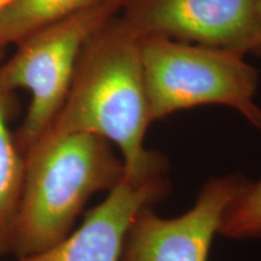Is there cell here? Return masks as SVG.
Returning a JSON list of instances; mask_svg holds the SVG:
<instances>
[{
    "label": "cell",
    "mask_w": 261,
    "mask_h": 261,
    "mask_svg": "<svg viewBox=\"0 0 261 261\" xmlns=\"http://www.w3.org/2000/svg\"><path fill=\"white\" fill-rule=\"evenodd\" d=\"M256 0H126L122 21L138 35L252 52Z\"/></svg>",
    "instance_id": "6"
},
{
    "label": "cell",
    "mask_w": 261,
    "mask_h": 261,
    "mask_svg": "<svg viewBox=\"0 0 261 261\" xmlns=\"http://www.w3.org/2000/svg\"><path fill=\"white\" fill-rule=\"evenodd\" d=\"M250 54H255L257 56H261V0H256L255 29H254V40Z\"/></svg>",
    "instance_id": "11"
},
{
    "label": "cell",
    "mask_w": 261,
    "mask_h": 261,
    "mask_svg": "<svg viewBox=\"0 0 261 261\" xmlns=\"http://www.w3.org/2000/svg\"><path fill=\"white\" fill-rule=\"evenodd\" d=\"M16 0H0V12H3L6 8H9Z\"/></svg>",
    "instance_id": "12"
},
{
    "label": "cell",
    "mask_w": 261,
    "mask_h": 261,
    "mask_svg": "<svg viewBox=\"0 0 261 261\" xmlns=\"http://www.w3.org/2000/svg\"><path fill=\"white\" fill-rule=\"evenodd\" d=\"M150 125L140 40L119 14L84 46L67 98L44 135L102 137L121 150L125 173L136 174L166 160L144 148Z\"/></svg>",
    "instance_id": "1"
},
{
    "label": "cell",
    "mask_w": 261,
    "mask_h": 261,
    "mask_svg": "<svg viewBox=\"0 0 261 261\" xmlns=\"http://www.w3.org/2000/svg\"><path fill=\"white\" fill-rule=\"evenodd\" d=\"M167 168L165 162L142 173H125L77 230L44 252L15 261H121L132 221L140 211L152 207L168 194Z\"/></svg>",
    "instance_id": "7"
},
{
    "label": "cell",
    "mask_w": 261,
    "mask_h": 261,
    "mask_svg": "<svg viewBox=\"0 0 261 261\" xmlns=\"http://www.w3.org/2000/svg\"><path fill=\"white\" fill-rule=\"evenodd\" d=\"M125 166L107 139L91 133L41 136L24 152V177L11 253L24 257L64 240L94 194L110 191Z\"/></svg>",
    "instance_id": "2"
},
{
    "label": "cell",
    "mask_w": 261,
    "mask_h": 261,
    "mask_svg": "<svg viewBox=\"0 0 261 261\" xmlns=\"http://www.w3.org/2000/svg\"><path fill=\"white\" fill-rule=\"evenodd\" d=\"M126 0H102L98 4L39 29L17 45L0 68V89L31 93L19 132L24 152L44 135L63 106L83 48L108 21L121 12Z\"/></svg>",
    "instance_id": "4"
},
{
    "label": "cell",
    "mask_w": 261,
    "mask_h": 261,
    "mask_svg": "<svg viewBox=\"0 0 261 261\" xmlns=\"http://www.w3.org/2000/svg\"><path fill=\"white\" fill-rule=\"evenodd\" d=\"M8 94L0 89V256L11 253L24 177V155L19 152L8 126Z\"/></svg>",
    "instance_id": "8"
},
{
    "label": "cell",
    "mask_w": 261,
    "mask_h": 261,
    "mask_svg": "<svg viewBox=\"0 0 261 261\" xmlns=\"http://www.w3.org/2000/svg\"><path fill=\"white\" fill-rule=\"evenodd\" d=\"M248 181L242 174L212 178L190 210L172 219L152 207L140 211L126 234L121 261H208L224 215Z\"/></svg>",
    "instance_id": "5"
},
{
    "label": "cell",
    "mask_w": 261,
    "mask_h": 261,
    "mask_svg": "<svg viewBox=\"0 0 261 261\" xmlns=\"http://www.w3.org/2000/svg\"><path fill=\"white\" fill-rule=\"evenodd\" d=\"M139 40L151 123L180 110L218 104L261 130L255 103L259 74L246 55L162 37Z\"/></svg>",
    "instance_id": "3"
},
{
    "label": "cell",
    "mask_w": 261,
    "mask_h": 261,
    "mask_svg": "<svg viewBox=\"0 0 261 261\" xmlns=\"http://www.w3.org/2000/svg\"><path fill=\"white\" fill-rule=\"evenodd\" d=\"M219 233L232 240L261 238V180L247 182L227 208Z\"/></svg>",
    "instance_id": "10"
},
{
    "label": "cell",
    "mask_w": 261,
    "mask_h": 261,
    "mask_svg": "<svg viewBox=\"0 0 261 261\" xmlns=\"http://www.w3.org/2000/svg\"><path fill=\"white\" fill-rule=\"evenodd\" d=\"M102 0H16L0 12V48Z\"/></svg>",
    "instance_id": "9"
}]
</instances>
